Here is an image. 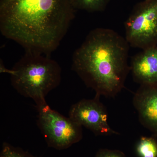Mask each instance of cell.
Here are the masks:
<instances>
[{"instance_id":"1","label":"cell","mask_w":157,"mask_h":157,"mask_svg":"<svg viewBox=\"0 0 157 157\" xmlns=\"http://www.w3.org/2000/svg\"><path fill=\"white\" fill-rule=\"evenodd\" d=\"M71 0H0L2 35L26 51L49 55L75 17Z\"/></svg>"},{"instance_id":"2","label":"cell","mask_w":157,"mask_h":157,"mask_svg":"<svg viewBox=\"0 0 157 157\" xmlns=\"http://www.w3.org/2000/svg\"><path fill=\"white\" fill-rule=\"evenodd\" d=\"M129 46L115 31L94 29L73 53L72 70L96 96L113 98L124 88L130 71Z\"/></svg>"},{"instance_id":"3","label":"cell","mask_w":157,"mask_h":157,"mask_svg":"<svg viewBox=\"0 0 157 157\" xmlns=\"http://www.w3.org/2000/svg\"><path fill=\"white\" fill-rule=\"evenodd\" d=\"M1 72L9 74L15 90L32 99L36 107L47 103L46 96L61 81L62 69L58 63L49 55L32 51H26L10 70L1 66Z\"/></svg>"},{"instance_id":"4","label":"cell","mask_w":157,"mask_h":157,"mask_svg":"<svg viewBox=\"0 0 157 157\" xmlns=\"http://www.w3.org/2000/svg\"><path fill=\"white\" fill-rule=\"evenodd\" d=\"M36 107L37 125L49 147L63 150L82 140V127L70 117L52 109L47 103Z\"/></svg>"},{"instance_id":"5","label":"cell","mask_w":157,"mask_h":157,"mask_svg":"<svg viewBox=\"0 0 157 157\" xmlns=\"http://www.w3.org/2000/svg\"><path fill=\"white\" fill-rule=\"evenodd\" d=\"M129 45L143 49L157 45V0H144L135 5L125 22Z\"/></svg>"},{"instance_id":"6","label":"cell","mask_w":157,"mask_h":157,"mask_svg":"<svg viewBox=\"0 0 157 157\" xmlns=\"http://www.w3.org/2000/svg\"><path fill=\"white\" fill-rule=\"evenodd\" d=\"M69 117L97 136L119 134L109 126L107 109L98 96L92 99H83L73 104L69 110Z\"/></svg>"},{"instance_id":"7","label":"cell","mask_w":157,"mask_h":157,"mask_svg":"<svg viewBox=\"0 0 157 157\" xmlns=\"http://www.w3.org/2000/svg\"><path fill=\"white\" fill-rule=\"evenodd\" d=\"M133 104L141 124L157 135V85H141Z\"/></svg>"},{"instance_id":"8","label":"cell","mask_w":157,"mask_h":157,"mask_svg":"<svg viewBox=\"0 0 157 157\" xmlns=\"http://www.w3.org/2000/svg\"><path fill=\"white\" fill-rule=\"evenodd\" d=\"M130 66L134 79L140 85H157V45L134 56Z\"/></svg>"},{"instance_id":"9","label":"cell","mask_w":157,"mask_h":157,"mask_svg":"<svg viewBox=\"0 0 157 157\" xmlns=\"http://www.w3.org/2000/svg\"><path fill=\"white\" fill-rule=\"evenodd\" d=\"M71 1L76 10L95 12L104 11L110 0H71Z\"/></svg>"},{"instance_id":"10","label":"cell","mask_w":157,"mask_h":157,"mask_svg":"<svg viewBox=\"0 0 157 157\" xmlns=\"http://www.w3.org/2000/svg\"><path fill=\"white\" fill-rule=\"evenodd\" d=\"M136 151L140 157H157V142L152 137H142L137 144Z\"/></svg>"},{"instance_id":"11","label":"cell","mask_w":157,"mask_h":157,"mask_svg":"<svg viewBox=\"0 0 157 157\" xmlns=\"http://www.w3.org/2000/svg\"><path fill=\"white\" fill-rule=\"evenodd\" d=\"M0 157H36L20 147L11 145L7 142L2 144Z\"/></svg>"},{"instance_id":"12","label":"cell","mask_w":157,"mask_h":157,"mask_svg":"<svg viewBox=\"0 0 157 157\" xmlns=\"http://www.w3.org/2000/svg\"><path fill=\"white\" fill-rule=\"evenodd\" d=\"M95 157H126L120 151L102 149L97 152Z\"/></svg>"}]
</instances>
